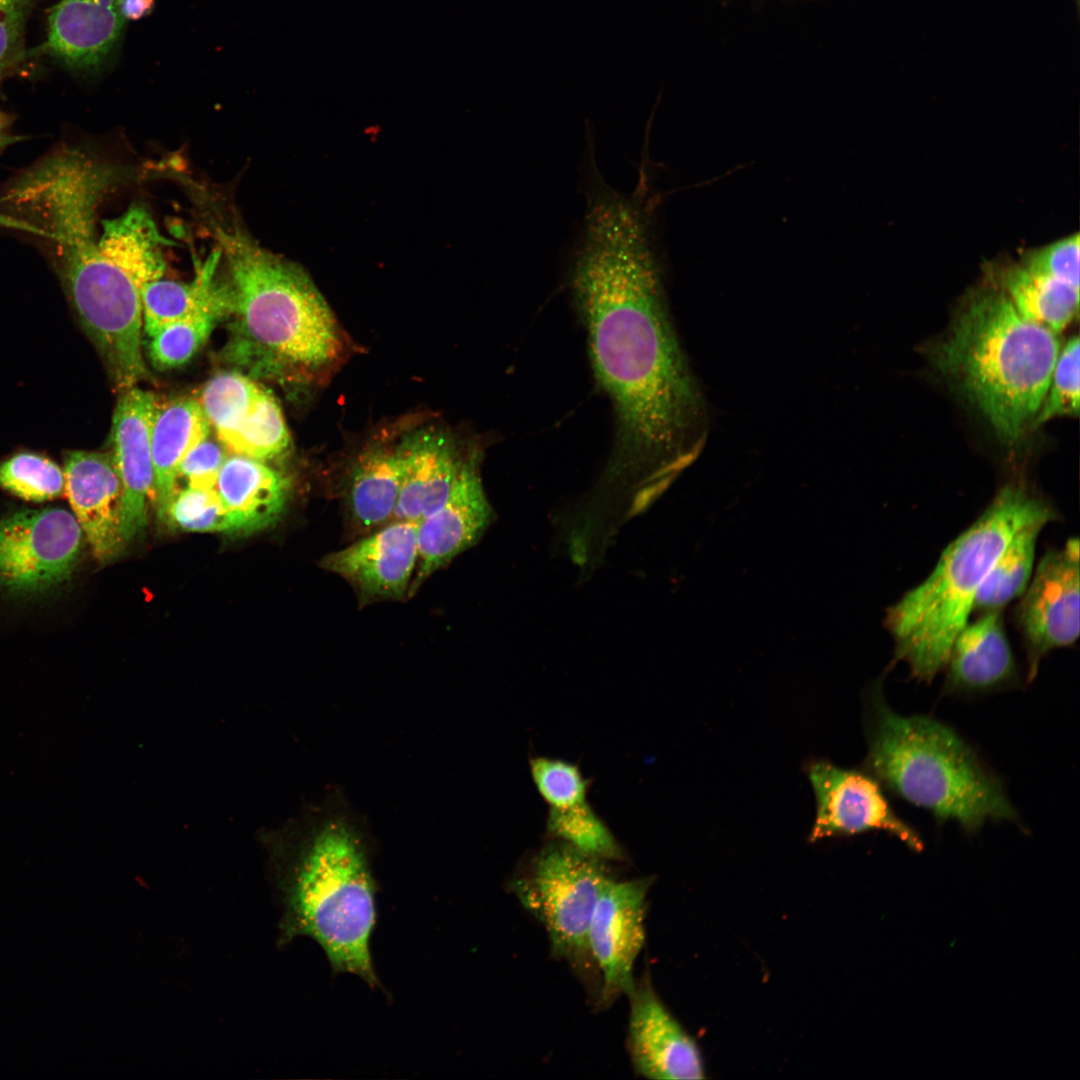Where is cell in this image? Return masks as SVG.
<instances>
[{
  "label": "cell",
  "instance_id": "836d02e7",
  "mask_svg": "<svg viewBox=\"0 0 1080 1080\" xmlns=\"http://www.w3.org/2000/svg\"><path fill=\"white\" fill-rule=\"evenodd\" d=\"M1080 238L1075 233L1050 244L1027 249L1020 262L1040 272L1079 288Z\"/></svg>",
  "mask_w": 1080,
  "mask_h": 1080
},
{
  "label": "cell",
  "instance_id": "52a82bcc",
  "mask_svg": "<svg viewBox=\"0 0 1080 1080\" xmlns=\"http://www.w3.org/2000/svg\"><path fill=\"white\" fill-rule=\"evenodd\" d=\"M226 263L228 314L237 318L238 350L316 371L341 354L337 321L308 276L265 250L236 224L217 227Z\"/></svg>",
  "mask_w": 1080,
  "mask_h": 1080
},
{
  "label": "cell",
  "instance_id": "603a6c76",
  "mask_svg": "<svg viewBox=\"0 0 1080 1080\" xmlns=\"http://www.w3.org/2000/svg\"><path fill=\"white\" fill-rule=\"evenodd\" d=\"M222 252L218 247L195 263L190 282L162 278L147 283L141 293L143 331L148 337L162 327L208 310L228 314L229 285L219 273Z\"/></svg>",
  "mask_w": 1080,
  "mask_h": 1080
},
{
  "label": "cell",
  "instance_id": "277c9868",
  "mask_svg": "<svg viewBox=\"0 0 1080 1080\" xmlns=\"http://www.w3.org/2000/svg\"><path fill=\"white\" fill-rule=\"evenodd\" d=\"M1059 351L1057 334L1023 317L985 280L965 297L934 360L998 436L1013 443L1032 424Z\"/></svg>",
  "mask_w": 1080,
  "mask_h": 1080
},
{
  "label": "cell",
  "instance_id": "44dd1931",
  "mask_svg": "<svg viewBox=\"0 0 1080 1080\" xmlns=\"http://www.w3.org/2000/svg\"><path fill=\"white\" fill-rule=\"evenodd\" d=\"M404 465L393 520L419 522L447 499L464 459L446 432L424 429L401 439Z\"/></svg>",
  "mask_w": 1080,
  "mask_h": 1080
},
{
  "label": "cell",
  "instance_id": "3957f363",
  "mask_svg": "<svg viewBox=\"0 0 1080 1080\" xmlns=\"http://www.w3.org/2000/svg\"><path fill=\"white\" fill-rule=\"evenodd\" d=\"M368 836L336 798L265 838L283 915L280 944L304 936L323 950L335 973L381 987L371 956L377 885Z\"/></svg>",
  "mask_w": 1080,
  "mask_h": 1080
},
{
  "label": "cell",
  "instance_id": "4fadbf2b",
  "mask_svg": "<svg viewBox=\"0 0 1080 1080\" xmlns=\"http://www.w3.org/2000/svg\"><path fill=\"white\" fill-rule=\"evenodd\" d=\"M154 0H59L48 17L49 53L72 72L95 73L116 49L127 21L148 14Z\"/></svg>",
  "mask_w": 1080,
  "mask_h": 1080
},
{
  "label": "cell",
  "instance_id": "7402d4cb",
  "mask_svg": "<svg viewBox=\"0 0 1080 1080\" xmlns=\"http://www.w3.org/2000/svg\"><path fill=\"white\" fill-rule=\"evenodd\" d=\"M214 490L225 510L229 533L249 534L280 519L290 481L263 461L232 454L222 465Z\"/></svg>",
  "mask_w": 1080,
  "mask_h": 1080
},
{
  "label": "cell",
  "instance_id": "cb8c5ba5",
  "mask_svg": "<svg viewBox=\"0 0 1080 1080\" xmlns=\"http://www.w3.org/2000/svg\"><path fill=\"white\" fill-rule=\"evenodd\" d=\"M984 274L1023 317L1057 335L1078 316L1079 288L1031 270L1020 261L987 263Z\"/></svg>",
  "mask_w": 1080,
  "mask_h": 1080
},
{
  "label": "cell",
  "instance_id": "484cf974",
  "mask_svg": "<svg viewBox=\"0 0 1080 1080\" xmlns=\"http://www.w3.org/2000/svg\"><path fill=\"white\" fill-rule=\"evenodd\" d=\"M404 465L402 442L369 444L356 458L348 479L347 504L362 528L393 520Z\"/></svg>",
  "mask_w": 1080,
  "mask_h": 1080
},
{
  "label": "cell",
  "instance_id": "f546056e",
  "mask_svg": "<svg viewBox=\"0 0 1080 1080\" xmlns=\"http://www.w3.org/2000/svg\"><path fill=\"white\" fill-rule=\"evenodd\" d=\"M223 316L225 314L220 310H208L156 331L149 337V356L153 365L166 370L189 362Z\"/></svg>",
  "mask_w": 1080,
  "mask_h": 1080
},
{
  "label": "cell",
  "instance_id": "ffe728a7",
  "mask_svg": "<svg viewBox=\"0 0 1080 1080\" xmlns=\"http://www.w3.org/2000/svg\"><path fill=\"white\" fill-rule=\"evenodd\" d=\"M945 689L956 694H983L1018 681V669L1001 610L983 612L958 633L945 666Z\"/></svg>",
  "mask_w": 1080,
  "mask_h": 1080
},
{
  "label": "cell",
  "instance_id": "f1b7e54d",
  "mask_svg": "<svg viewBox=\"0 0 1080 1080\" xmlns=\"http://www.w3.org/2000/svg\"><path fill=\"white\" fill-rule=\"evenodd\" d=\"M290 442L282 410L270 391L265 390L252 412L224 446L232 454L266 462L284 455Z\"/></svg>",
  "mask_w": 1080,
  "mask_h": 1080
},
{
  "label": "cell",
  "instance_id": "2e32d148",
  "mask_svg": "<svg viewBox=\"0 0 1080 1080\" xmlns=\"http://www.w3.org/2000/svg\"><path fill=\"white\" fill-rule=\"evenodd\" d=\"M533 782L548 806L546 828L557 841L603 861L622 860V847L587 800V782L579 768L548 757L530 760Z\"/></svg>",
  "mask_w": 1080,
  "mask_h": 1080
},
{
  "label": "cell",
  "instance_id": "9a60e30c",
  "mask_svg": "<svg viewBox=\"0 0 1080 1080\" xmlns=\"http://www.w3.org/2000/svg\"><path fill=\"white\" fill-rule=\"evenodd\" d=\"M392 521L368 537L326 554L320 567L343 577L367 599H401L408 594L417 565L418 522Z\"/></svg>",
  "mask_w": 1080,
  "mask_h": 1080
},
{
  "label": "cell",
  "instance_id": "d6986e66",
  "mask_svg": "<svg viewBox=\"0 0 1080 1080\" xmlns=\"http://www.w3.org/2000/svg\"><path fill=\"white\" fill-rule=\"evenodd\" d=\"M64 491L73 515L100 562L116 557L125 544L122 484L112 454L69 451L64 460Z\"/></svg>",
  "mask_w": 1080,
  "mask_h": 1080
},
{
  "label": "cell",
  "instance_id": "5bb4252c",
  "mask_svg": "<svg viewBox=\"0 0 1080 1080\" xmlns=\"http://www.w3.org/2000/svg\"><path fill=\"white\" fill-rule=\"evenodd\" d=\"M479 461L477 450L467 452L445 502L418 522V559L407 595H414L428 577L475 544L490 524L492 510Z\"/></svg>",
  "mask_w": 1080,
  "mask_h": 1080
},
{
  "label": "cell",
  "instance_id": "d590c367",
  "mask_svg": "<svg viewBox=\"0 0 1080 1080\" xmlns=\"http://www.w3.org/2000/svg\"><path fill=\"white\" fill-rule=\"evenodd\" d=\"M36 0H0V63L20 49Z\"/></svg>",
  "mask_w": 1080,
  "mask_h": 1080
},
{
  "label": "cell",
  "instance_id": "e0dca14e",
  "mask_svg": "<svg viewBox=\"0 0 1080 1080\" xmlns=\"http://www.w3.org/2000/svg\"><path fill=\"white\" fill-rule=\"evenodd\" d=\"M628 1023V1051L635 1072L648 1079H703L694 1039L670 1013L648 979L635 985Z\"/></svg>",
  "mask_w": 1080,
  "mask_h": 1080
},
{
  "label": "cell",
  "instance_id": "4dcf8cb0",
  "mask_svg": "<svg viewBox=\"0 0 1080 1080\" xmlns=\"http://www.w3.org/2000/svg\"><path fill=\"white\" fill-rule=\"evenodd\" d=\"M64 472L51 459L32 452L13 455L0 463V488L33 502L61 496Z\"/></svg>",
  "mask_w": 1080,
  "mask_h": 1080
},
{
  "label": "cell",
  "instance_id": "ac0fdd59",
  "mask_svg": "<svg viewBox=\"0 0 1080 1080\" xmlns=\"http://www.w3.org/2000/svg\"><path fill=\"white\" fill-rule=\"evenodd\" d=\"M120 392L111 435L123 490L121 531L126 543L147 524L154 487L151 431L158 404L151 392L136 386Z\"/></svg>",
  "mask_w": 1080,
  "mask_h": 1080
},
{
  "label": "cell",
  "instance_id": "ba28073f",
  "mask_svg": "<svg viewBox=\"0 0 1080 1080\" xmlns=\"http://www.w3.org/2000/svg\"><path fill=\"white\" fill-rule=\"evenodd\" d=\"M605 864L554 840L512 881L513 894L545 928L556 957L576 965L590 957L589 925L597 900L612 878Z\"/></svg>",
  "mask_w": 1080,
  "mask_h": 1080
},
{
  "label": "cell",
  "instance_id": "8992f818",
  "mask_svg": "<svg viewBox=\"0 0 1080 1080\" xmlns=\"http://www.w3.org/2000/svg\"><path fill=\"white\" fill-rule=\"evenodd\" d=\"M1056 519L1055 509L1024 485L1002 487L947 545L928 577L888 609L896 661L907 664L914 679L932 682L968 623L980 586L1013 536L1029 523Z\"/></svg>",
  "mask_w": 1080,
  "mask_h": 1080
},
{
  "label": "cell",
  "instance_id": "8d00e7d4",
  "mask_svg": "<svg viewBox=\"0 0 1080 1080\" xmlns=\"http://www.w3.org/2000/svg\"><path fill=\"white\" fill-rule=\"evenodd\" d=\"M15 141L17 137L11 132L8 119L0 114V151Z\"/></svg>",
  "mask_w": 1080,
  "mask_h": 1080
},
{
  "label": "cell",
  "instance_id": "1f68e13d",
  "mask_svg": "<svg viewBox=\"0 0 1080 1080\" xmlns=\"http://www.w3.org/2000/svg\"><path fill=\"white\" fill-rule=\"evenodd\" d=\"M1079 337L1070 338L1059 351L1045 398L1031 424L1039 426L1060 416L1079 413Z\"/></svg>",
  "mask_w": 1080,
  "mask_h": 1080
},
{
  "label": "cell",
  "instance_id": "8fae6325",
  "mask_svg": "<svg viewBox=\"0 0 1080 1080\" xmlns=\"http://www.w3.org/2000/svg\"><path fill=\"white\" fill-rule=\"evenodd\" d=\"M807 776L816 803L809 841L883 831L913 851L923 849L918 831L894 811L882 784L868 771L815 760Z\"/></svg>",
  "mask_w": 1080,
  "mask_h": 1080
},
{
  "label": "cell",
  "instance_id": "4316f807",
  "mask_svg": "<svg viewBox=\"0 0 1080 1080\" xmlns=\"http://www.w3.org/2000/svg\"><path fill=\"white\" fill-rule=\"evenodd\" d=\"M1047 522L1036 521L1022 527L998 557L980 586L973 610H1002L1022 596L1033 574L1038 536Z\"/></svg>",
  "mask_w": 1080,
  "mask_h": 1080
},
{
  "label": "cell",
  "instance_id": "6da1fadb",
  "mask_svg": "<svg viewBox=\"0 0 1080 1080\" xmlns=\"http://www.w3.org/2000/svg\"><path fill=\"white\" fill-rule=\"evenodd\" d=\"M585 196L570 283L596 377L615 410L612 473L665 478L703 450L710 415L668 310L651 198L607 182Z\"/></svg>",
  "mask_w": 1080,
  "mask_h": 1080
},
{
  "label": "cell",
  "instance_id": "30bf717a",
  "mask_svg": "<svg viewBox=\"0 0 1080 1080\" xmlns=\"http://www.w3.org/2000/svg\"><path fill=\"white\" fill-rule=\"evenodd\" d=\"M1079 541L1047 551L1021 596L1016 622L1027 655V682L1051 651L1073 645L1080 631Z\"/></svg>",
  "mask_w": 1080,
  "mask_h": 1080
},
{
  "label": "cell",
  "instance_id": "7c38bea8",
  "mask_svg": "<svg viewBox=\"0 0 1080 1080\" xmlns=\"http://www.w3.org/2000/svg\"><path fill=\"white\" fill-rule=\"evenodd\" d=\"M648 877L616 880L601 892L589 925L590 958L600 971L601 1003L609 1005L621 995H631L636 959L644 945Z\"/></svg>",
  "mask_w": 1080,
  "mask_h": 1080
},
{
  "label": "cell",
  "instance_id": "7a4b0ae2",
  "mask_svg": "<svg viewBox=\"0 0 1080 1080\" xmlns=\"http://www.w3.org/2000/svg\"><path fill=\"white\" fill-rule=\"evenodd\" d=\"M96 212L78 199L52 198L36 210L30 230L49 240L73 308L123 391L147 374L141 293L164 275L168 242L142 206L102 221L99 236Z\"/></svg>",
  "mask_w": 1080,
  "mask_h": 1080
},
{
  "label": "cell",
  "instance_id": "9c48e42d",
  "mask_svg": "<svg viewBox=\"0 0 1080 1080\" xmlns=\"http://www.w3.org/2000/svg\"><path fill=\"white\" fill-rule=\"evenodd\" d=\"M82 529L63 508L22 510L0 520V590L28 596L47 592L72 574Z\"/></svg>",
  "mask_w": 1080,
  "mask_h": 1080
},
{
  "label": "cell",
  "instance_id": "5b68a950",
  "mask_svg": "<svg viewBox=\"0 0 1080 1080\" xmlns=\"http://www.w3.org/2000/svg\"><path fill=\"white\" fill-rule=\"evenodd\" d=\"M881 688L873 687L866 702V771L938 823L954 821L968 834L988 821L1022 828L1001 779L952 727L895 712Z\"/></svg>",
  "mask_w": 1080,
  "mask_h": 1080
},
{
  "label": "cell",
  "instance_id": "83f0119b",
  "mask_svg": "<svg viewBox=\"0 0 1080 1080\" xmlns=\"http://www.w3.org/2000/svg\"><path fill=\"white\" fill-rule=\"evenodd\" d=\"M266 389L238 372H222L204 386L199 401L218 440L225 445Z\"/></svg>",
  "mask_w": 1080,
  "mask_h": 1080
},
{
  "label": "cell",
  "instance_id": "d4e9b609",
  "mask_svg": "<svg viewBox=\"0 0 1080 1080\" xmlns=\"http://www.w3.org/2000/svg\"><path fill=\"white\" fill-rule=\"evenodd\" d=\"M199 401L178 398L156 408L151 431L153 498L161 520L176 492V472L184 456L210 432Z\"/></svg>",
  "mask_w": 1080,
  "mask_h": 1080
},
{
  "label": "cell",
  "instance_id": "d6a6232c",
  "mask_svg": "<svg viewBox=\"0 0 1080 1080\" xmlns=\"http://www.w3.org/2000/svg\"><path fill=\"white\" fill-rule=\"evenodd\" d=\"M166 520L175 528L189 532H230L214 488H179L168 507Z\"/></svg>",
  "mask_w": 1080,
  "mask_h": 1080
},
{
  "label": "cell",
  "instance_id": "e575fe53",
  "mask_svg": "<svg viewBox=\"0 0 1080 1080\" xmlns=\"http://www.w3.org/2000/svg\"><path fill=\"white\" fill-rule=\"evenodd\" d=\"M227 457L225 446L207 436L181 460L176 472V484L182 479L186 483L184 487L214 488Z\"/></svg>",
  "mask_w": 1080,
  "mask_h": 1080
}]
</instances>
